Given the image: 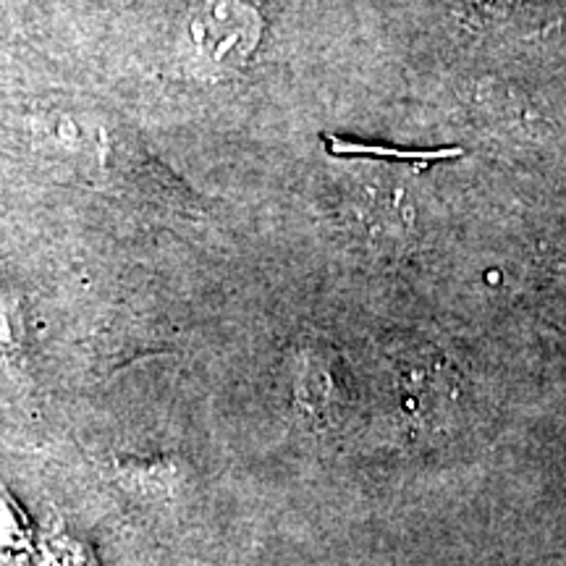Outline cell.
Returning <instances> with one entry per match:
<instances>
[{
	"instance_id": "obj_1",
	"label": "cell",
	"mask_w": 566,
	"mask_h": 566,
	"mask_svg": "<svg viewBox=\"0 0 566 566\" xmlns=\"http://www.w3.org/2000/svg\"><path fill=\"white\" fill-rule=\"evenodd\" d=\"M195 32L216 59L247 53L258 38V6L252 0H205Z\"/></svg>"
},
{
	"instance_id": "obj_4",
	"label": "cell",
	"mask_w": 566,
	"mask_h": 566,
	"mask_svg": "<svg viewBox=\"0 0 566 566\" xmlns=\"http://www.w3.org/2000/svg\"><path fill=\"white\" fill-rule=\"evenodd\" d=\"M38 566H87L84 564V551L80 543L71 541L63 533L45 535V541L40 543Z\"/></svg>"
},
{
	"instance_id": "obj_2",
	"label": "cell",
	"mask_w": 566,
	"mask_h": 566,
	"mask_svg": "<svg viewBox=\"0 0 566 566\" xmlns=\"http://www.w3.org/2000/svg\"><path fill=\"white\" fill-rule=\"evenodd\" d=\"M34 554L32 530L17 501L0 488V566H19Z\"/></svg>"
},
{
	"instance_id": "obj_5",
	"label": "cell",
	"mask_w": 566,
	"mask_h": 566,
	"mask_svg": "<svg viewBox=\"0 0 566 566\" xmlns=\"http://www.w3.org/2000/svg\"><path fill=\"white\" fill-rule=\"evenodd\" d=\"M472 3H478V6H485V9H491V6L495 3V0H472Z\"/></svg>"
},
{
	"instance_id": "obj_3",
	"label": "cell",
	"mask_w": 566,
	"mask_h": 566,
	"mask_svg": "<svg viewBox=\"0 0 566 566\" xmlns=\"http://www.w3.org/2000/svg\"><path fill=\"white\" fill-rule=\"evenodd\" d=\"M328 147L334 153H357V155H378V158H399V160H420V163H430V160H443V158H454L459 150H433V153H405V150H394V147H384V145H359V142H346V139H334L328 137Z\"/></svg>"
}]
</instances>
